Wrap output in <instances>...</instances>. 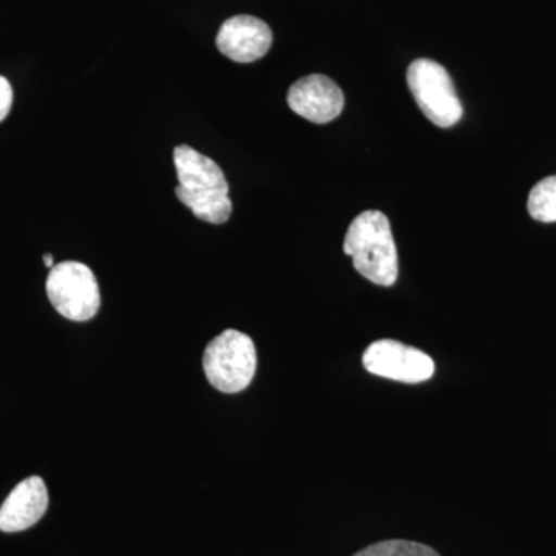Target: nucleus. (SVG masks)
<instances>
[{
	"instance_id": "nucleus-9",
	"label": "nucleus",
	"mask_w": 556,
	"mask_h": 556,
	"mask_svg": "<svg viewBox=\"0 0 556 556\" xmlns=\"http://www.w3.org/2000/svg\"><path fill=\"white\" fill-rule=\"evenodd\" d=\"M49 492L42 478L24 479L0 507V530L5 533L30 529L46 515Z\"/></svg>"
},
{
	"instance_id": "nucleus-3",
	"label": "nucleus",
	"mask_w": 556,
	"mask_h": 556,
	"mask_svg": "<svg viewBox=\"0 0 556 556\" xmlns=\"http://www.w3.org/2000/svg\"><path fill=\"white\" fill-rule=\"evenodd\" d=\"M203 368L212 387L226 394L240 393L257 371L254 340L244 332L226 329L204 350Z\"/></svg>"
},
{
	"instance_id": "nucleus-13",
	"label": "nucleus",
	"mask_w": 556,
	"mask_h": 556,
	"mask_svg": "<svg viewBox=\"0 0 556 556\" xmlns=\"http://www.w3.org/2000/svg\"><path fill=\"white\" fill-rule=\"evenodd\" d=\"M43 265L47 266V268H54V263H53V255L51 254H46L43 255Z\"/></svg>"
},
{
	"instance_id": "nucleus-5",
	"label": "nucleus",
	"mask_w": 556,
	"mask_h": 556,
	"mask_svg": "<svg viewBox=\"0 0 556 556\" xmlns=\"http://www.w3.org/2000/svg\"><path fill=\"white\" fill-rule=\"evenodd\" d=\"M47 294L54 309L68 320L87 321L100 311V285L84 263L62 262L51 268Z\"/></svg>"
},
{
	"instance_id": "nucleus-7",
	"label": "nucleus",
	"mask_w": 556,
	"mask_h": 556,
	"mask_svg": "<svg viewBox=\"0 0 556 556\" xmlns=\"http://www.w3.org/2000/svg\"><path fill=\"white\" fill-rule=\"evenodd\" d=\"M288 105L311 123L327 124L342 113L345 97L328 76L309 75L292 84L288 91Z\"/></svg>"
},
{
	"instance_id": "nucleus-1",
	"label": "nucleus",
	"mask_w": 556,
	"mask_h": 556,
	"mask_svg": "<svg viewBox=\"0 0 556 556\" xmlns=\"http://www.w3.org/2000/svg\"><path fill=\"white\" fill-rule=\"evenodd\" d=\"M174 161L179 181L175 189L178 200L203 222L211 225L228 222L232 214V201L222 167L189 146H178Z\"/></svg>"
},
{
	"instance_id": "nucleus-10",
	"label": "nucleus",
	"mask_w": 556,
	"mask_h": 556,
	"mask_svg": "<svg viewBox=\"0 0 556 556\" xmlns=\"http://www.w3.org/2000/svg\"><path fill=\"white\" fill-rule=\"evenodd\" d=\"M527 211L536 222H556V175L541 179L535 188L530 190Z\"/></svg>"
},
{
	"instance_id": "nucleus-4",
	"label": "nucleus",
	"mask_w": 556,
	"mask_h": 556,
	"mask_svg": "<svg viewBox=\"0 0 556 556\" xmlns=\"http://www.w3.org/2000/svg\"><path fill=\"white\" fill-rule=\"evenodd\" d=\"M408 89L416 104L431 123L442 129L456 126L463 118V104L447 70L431 60L412 62L407 72Z\"/></svg>"
},
{
	"instance_id": "nucleus-2",
	"label": "nucleus",
	"mask_w": 556,
	"mask_h": 556,
	"mask_svg": "<svg viewBox=\"0 0 556 556\" xmlns=\"http://www.w3.org/2000/svg\"><path fill=\"white\" fill-rule=\"evenodd\" d=\"M343 252L353 257L361 276L379 287H393L399 276L397 249L390 219L380 211H365L346 230Z\"/></svg>"
},
{
	"instance_id": "nucleus-11",
	"label": "nucleus",
	"mask_w": 556,
	"mask_h": 556,
	"mask_svg": "<svg viewBox=\"0 0 556 556\" xmlns=\"http://www.w3.org/2000/svg\"><path fill=\"white\" fill-rule=\"evenodd\" d=\"M353 556H441L434 548L415 541L388 540L371 544Z\"/></svg>"
},
{
	"instance_id": "nucleus-12",
	"label": "nucleus",
	"mask_w": 556,
	"mask_h": 556,
	"mask_svg": "<svg viewBox=\"0 0 556 556\" xmlns=\"http://www.w3.org/2000/svg\"><path fill=\"white\" fill-rule=\"evenodd\" d=\"M11 105H13V89L9 79L0 76V123L9 116Z\"/></svg>"
},
{
	"instance_id": "nucleus-8",
	"label": "nucleus",
	"mask_w": 556,
	"mask_h": 556,
	"mask_svg": "<svg viewBox=\"0 0 556 556\" xmlns=\"http://www.w3.org/2000/svg\"><path fill=\"white\" fill-rule=\"evenodd\" d=\"M273 46L269 25L254 16H233L219 28L217 49L229 60L249 64L262 60Z\"/></svg>"
},
{
	"instance_id": "nucleus-6",
	"label": "nucleus",
	"mask_w": 556,
	"mask_h": 556,
	"mask_svg": "<svg viewBox=\"0 0 556 556\" xmlns=\"http://www.w3.org/2000/svg\"><path fill=\"white\" fill-rule=\"evenodd\" d=\"M364 367L371 375L404 383H420L433 378V358L397 340H378L365 350Z\"/></svg>"
}]
</instances>
